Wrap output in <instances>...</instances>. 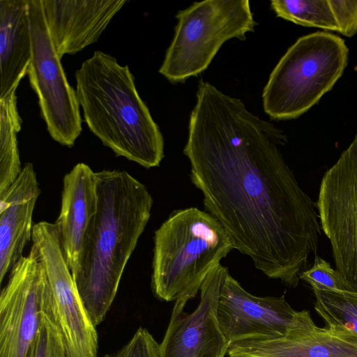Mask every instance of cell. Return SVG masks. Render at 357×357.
<instances>
[{
  "mask_svg": "<svg viewBox=\"0 0 357 357\" xmlns=\"http://www.w3.org/2000/svg\"><path fill=\"white\" fill-rule=\"evenodd\" d=\"M296 311L284 296H257L247 291L229 273L222 284L218 317L231 344L250 338L285 335L298 321Z\"/></svg>",
  "mask_w": 357,
  "mask_h": 357,
  "instance_id": "7c38bea8",
  "label": "cell"
},
{
  "mask_svg": "<svg viewBox=\"0 0 357 357\" xmlns=\"http://www.w3.org/2000/svg\"><path fill=\"white\" fill-rule=\"evenodd\" d=\"M285 133L200 79L183 153L206 211L269 278L296 287L317 255V205L302 189L279 147Z\"/></svg>",
  "mask_w": 357,
  "mask_h": 357,
  "instance_id": "6da1fadb",
  "label": "cell"
},
{
  "mask_svg": "<svg viewBox=\"0 0 357 357\" xmlns=\"http://www.w3.org/2000/svg\"><path fill=\"white\" fill-rule=\"evenodd\" d=\"M17 89L0 98V195L15 182L22 169L17 145L22 121L17 109Z\"/></svg>",
  "mask_w": 357,
  "mask_h": 357,
  "instance_id": "ac0fdd59",
  "label": "cell"
},
{
  "mask_svg": "<svg viewBox=\"0 0 357 357\" xmlns=\"http://www.w3.org/2000/svg\"><path fill=\"white\" fill-rule=\"evenodd\" d=\"M314 310L327 328L357 340V292L313 290Z\"/></svg>",
  "mask_w": 357,
  "mask_h": 357,
  "instance_id": "d6986e66",
  "label": "cell"
},
{
  "mask_svg": "<svg viewBox=\"0 0 357 357\" xmlns=\"http://www.w3.org/2000/svg\"><path fill=\"white\" fill-rule=\"evenodd\" d=\"M126 0H42L46 24L59 56L97 42Z\"/></svg>",
  "mask_w": 357,
  "mask_h": 357,
  "instance_id": "5bb4252c",
  "label": "cell"
},
{
  "mask_svg": "<svg viewBox=\"0 0 357 357\" xmlns=\"http://www.w3.org/2000/svg\"><path fill=\"white\" fill-rule=\"evenodd\" d=\"M349 49L340 36L317 31L297 39L279 60L262 93L273 120L294 119L331 91L347 66Z\"/></svg>",
  "mask_w": 357,
  "mask_h": 357,
  "instance_id": "5b68a950",
  "label": "cell"
},
{
  "mask_svg": "<svg viewBox=\"0 0 357 357\" xmlns=\"http://www.w3.org/2000/svg\"><path fill=\"white\" fill-rule=\"evenodd\" d=\"M172 40L159 73L172 84L196 77L211 64L222 45L257 25L248 0H205L179 10Z\"/></svg>",
  "mask_w": 357,
  "mask_h": 357,
  "instance_id": "8992f818",
  "label": "cell"
},
{
  "mask_svg": "<svg viewBox=\"0 0 357 357\" xmlns=\"http://www.w3.org/2000/svg\"><path fill=\"white\" fill-rule=\"evenodd\" d=\"M40 190L33 165L26 162L0 195V282L23 257L32 237L33 213Z\"/></svg>",
  "mask_w": 357,
  "mask_h": 357,
  "instance_id": "9a60e30c",
  "label": "cell"
},
{
  "mask_svg": "<svg viewBox=\"0 0 357 357\" xmlns=\"http://www.w3.org/2000/svg\"><path fill=\"white\" fill-rule=\"evenodd\" d=\"M75 77L90 131L116 156L146 168L158 167L165 157L164 138L128 66L97 50L82 63Z\"/></svg>",
  "mask_w": 357,
  "mask_h": 357,
  "instance_id": "3957f363",
  "label": "cell"
},
{
  "mask_svg": "<svg viewBox=\"0 0 357 357\" xmlns=\"http://www.w3.org/2000/svg\"><path fill=\"white\" fill-rule=\"evenodd\" d=\"M151 289L164 301L188 303L234 249L221 224L195 207L174 211L155 231Z\"/></svg>",
  "mask_w": 357,
  "mask_h": 357,
  "instance_id": "277c9868",
  "label": "cell"
},
{
  "mask_svg": "<svg viewBox=\"0 0 357 357\" xmlns=\"http://www.w3.org/2000/svg\"><path fill=\"white\" fill-rule=\"evenodd\" d=\"M277 17L303 26L338 32L328 0H272Z\"/></svg>",
  "mask_w": 357,
  "mask_h": 357,
  "instance_id": "ffe728a7",
  "label": "cell"
},
{
  "mask_svg": "<svg viewBox=\"0 0 357 357\" xmlns=\"http://www.w3.org/2000/svg\"><path fill=\"white\" fill-rule=\"evenodd\" d=\"M31 54L28 0H0V98L27 75Z\"/></svg>",
  "mask_w": 357,
  "mask_h": 357,
  "instance_id": "e0dca14e",
  "label": "cell"
},
{
  "mask_svg": "<svg viewBox=\"0 0 357 357\" xmlns=\"http://www.w3.org/2000/svg\"><path fill=\"white\" fill-rule=\"evenodd\" d=\"M104 357H160V344L147 329L139 328L119 351Z\"/></svg>",
  "mask_w": 357,
  "mask_h": 357,
  "instance_id": "603a6c76",
  "label": "cell"
},
{
  "mask_svg": "<svg viewBox=\"0 0 357 357\" xmlns=\"http://www.w3.org/2000/svg\"><path fill=\"white\" fill-rule=\"evenodd\" d=\"M97 204L95 172L86 164L77 163L63 177L61 206L54 223L71 273L76 269L82 244Z\"/></svg>",
  "mask_w": 357,
  "mask_h": 357,
  "instance_id": "2e32d148",
  "label": "cell"
},
{
  "mask_svg": "<svg viewBox=\"0 0 357 357\" xmlns=\"http://www.w3.org/2000/svg\"><path fill=\"white\" fill-rule=\"evenodd\" d=\"M316 205L335 270L357 292V134L324 173Z\"/></svg>",
  "mask_w": 357,
  "mask_h": 357,
  "instance_id": "9c48e42d",
  "label": "cell"
},
{
  "mask_svg": "<svg viewBox=\"0 0 357 357\" xmlns=\"http://www.w3.org/2000/svg\"><path fill=\"white\" fill-rule=\"evenodd\" d=\"M31 239L47 274V304L67 357H98L96 326L76 288L55 224L42 221L33 225Z\"/></svg>",
  "mask_w": 357,
  "mask_h": 357,
  "instance_id": "ba28073f",
  "label": "cell"
},
{
  "mask_svg": "<svg viewBox=\"0 0 357 357\" xmlns=\"http://www.w3.org/2000/svg\"><path fill=\"white\" fill-rule=\"evenodd\" d=\"M31 60L27 75L51 137L72 147L82 132L80 105L50 35L42 0H28Z\"/></svg>",
  "mask_w": 357,
  "mask_h": 357,
  "instance_id": "52a82bcc",
  "label": "cell"
},
{
  "mask_svg": "<svg viewBox=\"0 0 357 357\" xmlns=\"http://www.w3.org/2000/svg\"><path fill=\"white\" fill-rule=\"evenodd\" d=\"M338 32L347 37L357 33V0H328Z\"/></svg>",
  "mask_w": 357,
  "mask_h": 357,
  "instance_id": "cb8c5ba5",
  "label": "cell"
},
{
  "mask_svg": "<svg viewBox=\"0 0 357 357\" xmlns=\"http://www.w3.org/2000/svg\"><path fill=\"white\" fill-rule=\"evenodd\" d=\"M45 287L41 303V319L34 357H67L62 337L47 306Z\"/></svg>",
  "mask_w": 357,
  "mask_h": 357,
  "instance_id": "44dd1931",
  "label": "cell"
},
{
  "mask_svg": "<svg viewBox=\"0 0 357 357\" xmlns=\"http://www.w3.org/2000/svg\"><path fill=\"white\" fill-rule=\"evenodd\" d=\"M299 278L307 282L312 290L335 293L354 291L340 273L318 255H315L312 266L303 271Z\"/></svg>",
  "mask_w": 357,
  "mask_h": 357,
  "instance_id": "7402d4cb",
  "label": "cell"
},
{
  "mask_svg": "<svg viewBox=\"0 0 357 357\" xmlns=\"http://www.w3.org/2000/svg\"><path fill=\"white\" fill-rule=\"evenodd\" d=\"M229 357H357V340L317 326L310 312L299 311L296 325L281 336L250 338L231 344Z\"/></svg>",
  "mask_w": 357,
  "mask_h": 357,
  "instance_id": "4fadbf2b",
  "label": "cell"
},
{
  "mask_svg": "<svg viewBox=\"0 0 357 357\" xmlns=\"http://www.w3.org/2000/svg\"><path fill=\"white\" fill-rule=\"evenodd\" d=\"M47 277L36 250L10 271L0 296V357H34Z\"/></svg>",
  "mask_w": 357,
  "mask_h": 357,
  "instance_id": "30bf717a",
  "label": "cell"
},
{
  "mask_svg": "<svg viewBox=\"0 0 357 357\" xmlns=\"http://www.w3.org/2000/svg\"><path fill=\"white\" fill-rule=\"evenodd\" d=\"M95 175L97 210L72 275L96 326L113 303L124 268L151 217L153 200L147 188L126 171L102 170Z\"/></svg>",
  "mask_w": 357,
  "mask_h": 357,
  "instance_id": "7a4b0ae2",
  "label": "cell"
},
{
  "mask_svg": "<svg viewBox=\"0 0 357 357\" xmlns=\"http://www.w3.org/2000/svg\"><path fill=\"white\" fill-rule=\"evenodd\" d=\"M228 268L221 264L205 279L200 300L189 314L187 303L175 302L170 321L160 344V357H225L228 344L218 317L220 290Z\"/></svg>",
  "mask_w": 357,
  "mask_h": 357,
  "instance_id": "8fae6325",
  "label": "cell"
}]
</instances>
